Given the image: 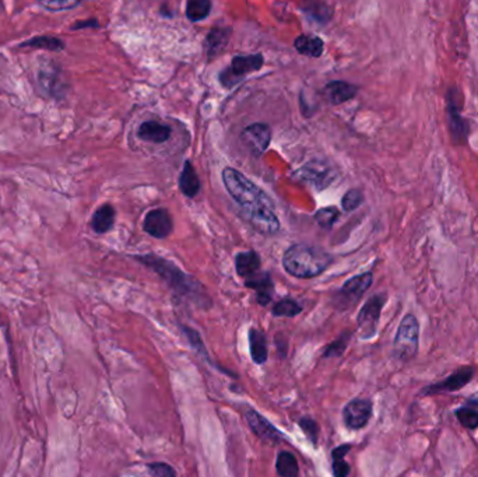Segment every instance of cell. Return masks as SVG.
<instances>
[{
    "label": "cell",
    "mask_w": 478,
    "mask_h": 477,
    "mask_svg": "<svg viewBox=\"0 0 478 477\" xmlns=\"http://www.w3.org/2000/svg\"><path fill=\"white\" fill-rule=\"evenodd\" d=\"M304 13L312 20L326 24L333 15V8L327 3H311L304 7Z\"/></svg>",
    "instance_id": "cell-29"
},
{
    "label": "cell",
    "mask_w": 478,
    "mask_h": 477,
    "mask_svg": "<svg viewBox=\"0 0 478 477\" xmlns=\"http://www.w3.org/2000/svg\"><path fill=\"white\" fill-rule=\"evenodd\" d=\"M473 375H474L473 367H462V368L456 370L455 372H452L446 379L427 386L423 393L424 395H434V393H439V392L459 391V389L465 388L473 379Z\"/></svg>",
    "instance_id": "cell-12"
},
{
    "label": "cell",
    "mask_w": 478,
    "mask_h": 477,
    "mask_svg": "<svg viewBox=\"0 0 478 477\" xmlns=\"http://www.w3.org/2000/svg\"><path fill=\"white\" fill-rule=\"evenodd\" d=\"M386 303V294H376L371 297L358 314V329L362 339H371L376 333L382 308Z\"/></svg>",
    "instance_id": "cell-8"
},
{
    "label": "cell",
    "mask_w": 478,
    "mask_h": 477,
    "mask_svg": "<svg viewBox=\"0 0 478 477\" xmlns=\"http://www.w3.org/2000/svg\"><path fill=\"white\" fill-rule=\"evenodd\" d=\"M364 202V193L359 189H350L341 199V207L345 211H354Z\"/></svg>",
    "instance_id": "cell-33"
},
{
    "label": "cell",
    "mask_w": 478,
    "mask_h": 477,
    "mask_svg": "<svg viewBox=\"0 0 478 477\" xmlns=\"http://www.w3.org/2000/svg\"><path fill=\"white\" fill-rule=\"evenodd\" d=\"M333 262L330 254L319 247L294 244L283 255L286 272L297 279H312L321 275Z\"/></svg>",
    "instance_id": "cell-3"
},
{
    "label": "cell",
    "mask_w": 478,
    "mask_h": 477,
    "mask_svg": "<svg viewBox=\"0 0 478 477\" xmlns=\"http://www.w3.org/2000/svg\"><path fill=\"white\" fill-rule=\"evenodd\" d=\"M301 311H303V307L296 300H291V299H284L273 307V315L276 317L294 318L298 314H301Z\"/></svg>",
    "instance_id": "cell-31"
},
{
    "label": "cell",
    "mask_w": 478,
    "mask_h": 477,
    "mask_svg": "<svg viewBox=\"0 0 478 477\" xmlns=\"http://www.w3.org/2000/svg\"><path fill=\"white\" fill-rule=\"evenodd\" d=\"M251 355L256 364H265L267 360V340L263 332L252 327L249 330Z\"/></svg>",
    "instance_id": "cell-24"
},
{
    "label": "cell",
    "mask_w": 478,
    "mask_h": 477,
    "mask_svg": "<svg viewBox=\"0 0 478 477\" xmlns=\"http://www.w3.org/2000/svg\"><path fill=\"white\" fill-rule=\"evenodd\" d=\"M145 231L154 237V238H166L173 228L172 218L166 209H153L147 213L145 223H143Z\"/></svg>",
    "instance_id": "cell-13"
},
{
    "label": "cell",
    "mask_w": 478,
    "mask_h": 477,
    "mask_svg": "<svg viewBox=\"0 0 478 477\" xmlns=\"http://www.w3.org/2000/svg\"><path fill=\"white\" fill-rule=\"evenodd\" d=\"M351 450V445L345 444V445H340L336 450H333L331 452V458H333V475L334 477H347L350 475V465L344 461L345 455L348 454V451Z\"/></svg>",
    "instance_id": "cell-25"
},
{
    "label": "cell",
    "mask_w": 478,
    "mask_h": 477,
    "mask_svg": "<svg viewBox=\"0 0 478 477\" xmlns=\"http://www.w3.org/2000/svg\"><path fill=\"white\" fill-rule=\"evenodd\" d=\"M298 462L291 452H280L277 458V473L281 477L298 476Z\"/></svg>",
    "instance_id": "cell-27"
},
{
    "label": "cell",
    "mask_w": 478,
    "mask_h": 477,
    "mask_svg": "<svg viewBox=\"0 0 478 477\" xmlns=\"http://www.w3.org/2000/svg\"><path fill=\"white\" fill-rule=\"evenodd\" d=\"M245 286L256 292V300L260 306H267L273 299L274 285L267 272H258L245 280Z\"/></svg>",
    "instance_id": "cell-16"
},
{
    "label": "cell",
    "mask_w": 478,
    "mask_h": 477,
    "mask_svg": "<svg viewBox=\"0 0 478 477\" xmlns=\"http://www.w3.org/2000/svg\"><path fill=\"white\" fill-rule=\"evenodd\" d=\"M182 330L185 332V334H186L187 339L190 340V344L193 346V348H194L199 354L207 357V350H206V347H204V344H203V341H201L199 333H197L194 329H190V327H187V326H182Z\"/></svg>",
    "instance_id": "cell-35"
},
{
    "label": "cell",
    "mask_w": 478,
    "mask_h": 477,
    "mask_svg": "<svg viewBox=\"0 0 478 477\" xmlns=\"http://www.w3.org/2000/svg\"><path fill=\"white\" fill-rule=\"evenodd\" d=\"M223 183L228 195L241 207V217L258 233L274 235L280 230V220L274 210L272 197L232 166H225L221 172Z\"/></svg>",
    "instance_id": "cell-1"
},
{
    "label": "cell",
    "mask_w": 478,
    "mask_h": 477,
    "mask_svg": "<svg viewBox=\"0 0 478 477\" xmlns=\"http://www.w3.org/2000/svg\"><path fill=\"white\" fill-rule=\"evenodd\" d=\"M338 216H340L338 209L334 207V206H328V207L319 209L314 217H315V220L318 221V224L321 228L330 230L333 227V224L337 221Z\"/></svg>",
    "instance_id": "cell-32"
},
{
    "label": "cell",
    "mask_w": 478,
    "mask_h": 477,
    "mask_svg": "<svg viewBox=\"0 0 478 477\" xmlns=\"http://www.w3.org/2000/svg\"><path fill=\"white\" fill-rule=\"evenodd\" d=\"M348 340H350V333H344L343 336H340L334 343H331V344L327 347V350H326V353H324V357L340 355V354L344 351V348L347 347Z\"/></svg>",
    "instance_id": "cell-36"
},
{
    "label": "cell",
    "mask_w": 478,
    "mask_h": 477,
    "mask_svg": "<svg viewBox=\"0 0 478 477\" xmlns=\"http://www.w3.org/2000/svg\"><path fill=\"white\" fill-rule=\"evenodd\" d=\"M211 3L208 0H189L186 3V17L192 22H197L208 17Z\"/></svg>",
    "instance_id": "cell-26"
},
{
    "label": "cell",
    "mask_w": 478,
    "mask_h": 477,
    "mask_svg": "<svg viewBox=\"0 0 478 477\" xmlns=\"http://www.w3.org/2000/svg\"><path fill=\"white\" fill-rule=\"evenodd\" d=\"M448 101V117H449V129L456 143L465 145L469 138V124L462 117V107H463V97L462 93L456 89H451L446 94Z\"/></svg>",
    "instance_id": "cell-7"
},
{
    "label": "cell",
    "mask_w": 478,
    "mask_h": 477,
    "mask_svg": "<svg viewBox=\"0 0 478 477\" xmlns=\"http://www.w3.org/2000/svg\"><path fill=\"white\" fill-rule=\"evenodd\" d=\"M231 37V28L228 27H214L204 39V51L208 59L218 56L227 48Z\"/></svg>",
    "instance_id": "cell-19"
},
{
    "label": "cell",
    "mask_w": 478,
    "mask_h": 477,
    "mask_svg": "<svg viewBox=\"0 0 478 477\" xmlns=\"http://www.w3.org/2000/svg\"><path fill=\"white\" fill-rule=\"evenodd\" d=\"M39 4L44 6L48 10L59 11V10H69V8L77 7V6H80V1H67V0L59 1V0H53V1H41Z\"/></svg>",
    "instance_id": "cell-37"
},
{
    "label": "cell",
    "mask_w": 478,
    "mask_h": 477,
    "mask_svg": "<svg viewBox=\"0 0 478 477\" xmlns=\"http://www.w3.org/2000/svg\"><path fill=\"white\" fill-rule=\"evenodd\" d=\"M172 131L168 125L159 124L156 121H146L138 129V138L147 143L161 145L169 141Z\"/></svg>",
    "instance_id": "cell-18"
},
{
    "label": "cell",
    "mask_w": 478,
    "mask_h": 477,
    "mask_svg": "<svg viewBox=\"0 0 478 477\" xmlns=\"http://www.w3.org/2000/svg\"><path fill=\"white\" fill-rule=\"evenodd\" d=\"M135 259L145 266L150 268L153 272H156L159 277L179 296L185 299H190L196 301L197 304H201L206 301L207 296L203 290V286L193 277L183 273L178 266H175L172 262L159 258L157 255H139L135 256Z\"/></svg>",
    "instance_id": "cell-2"
},
{
    "label": "cell",
    "mask_w": 478,
    "mask_h": 477,
    "mask_svg": "<svg viewBox=\"0 0 478 477\" xmlns=\"http://www.w3.org/2000/svg\"><path fill=\"white\" fill-rule=\"evenodd\" d=\"M21 46H31V48H41V49H48V51H62L65 48L63 42L59 38L55 37H35L29 41H25L21 44Z\"/></svg>",
    "instance_id": "cell-30"
},
{
    "label": "cell",
    "mask_w": 478,
    "mask_h": 477,
    "mask_svg": "<svg viewBox=\"0 0 478 477\" xmlns=\"http://www.w3.org/2000/svg\"><path fill=\"white\" fill-rule=\"evenodd\" d=\"M115 224V209L111 204L98 207L91 218V227L97 234L108 233Z\"/></svg>",
    "instance_id": "cell-23"
},
{
    "label": "cell",
    "mask_w": 478,
    "mask_h": 477,
    "mask_svg": "<svg viewBox=\"0 0 478 477\" xmlns=\"http://www.w3.org/2000/svg\"><path fill=\"white\" fill-rule=\"evenodd\" d=\"M420 343V323L418 319L413 314H407L401 319L394 343H393V353L399 361H409L416 357L418 351Z\"/></svg>",
    "instance_id": "cell-4"
},
{
    "label": "cell",
    "mask_w": 478,
    "mask_h": 477,
    "mask_svg": "<svg viewBox=\"0 0 478 477\" xmlns=\"http://www.w3.org/2000/svg\"><path fill=\"white\" fill-rule=\"evenodd\" d=\"M86 27H98L97 20H86V21H77L73 28H86Z\"/></svg>",
    "instance_id": "cell-39"
},
{
    "label": "cell",
    "mask_w": 478,
    "mask_h": 477,
    "mask_svg": "<svg viewBox=\"0 0 478 477\" xmlns=\"http://www.w3.org/2000/svg\"><path fill=\"white\" fill-rule=\"evenodd\" d=\"M459 423L466 429V430H477L478 429V410L476 407L470 406V405H466V406H462L459 407L456 412H455Z\"/></svg>",
    "instance_id": "cell-28"
},
{
    "label": "cell",
    "mask_w": 478,
    "mask_h": 477,
    "mask_svg": "<svg viewBox=\"0 0 478 477\" xmlns=\"http://www.w3.org/2000/svg\"><path fill=\"white\" fill-rule=\"evenodd\" d=\"M179 189L186 197H194L200 190V179L189 159L185 161L179 176Z\"/></svg>",
    "instance_id": "cell-20"
},
{
    "label": "cell",
    "mask_w": 478,
    "mask_h": 477,
    "mask_svg": "<svg viewBox=\"0 0 478 477\" xmlns=\"http://www.w3.org/2000/svg\"><path fill=\"white\" fill-rule=\"evenodd\" d=\"M357 93H358L357 86L350 84L347 81H341V80L330 81L328 84H326L323 90L324 98L333 105H340L352 100L357 96Z\"/></svg>",
    "instance_id": "cell-17"
},
{
    "label": "cell",
    "mask_w": 478,
    "mask_h": 477,
    "mask_svg": "<svg viewBox=\"0 0 478 477\" xmlns=\"http://www.w3.org/2000/svg\"><path fill=\"white\" fill-rule=\"evenodd\" d=\"M372 282L373 276L371 272L354 276L350 280H347L338 292L340 307L348 308L355 306L359 301V299L365 294V292L372 286Z\"/></svg>",
    "instance_id": "cell-9"
},
{
    "label": "cell",
    "mask_w": 478,
    "mask_h": 477,
    "mask_svg": "<svg viewBox=\"0 0 478 477\" xmlns=\"http://www.w3.org/2000/svg\"><path fill=\"white\" fill-rule=\"evenodd\" d=\"M149 471L153 477H176L175 471L166 464H150Z\"/></svg>",
    "instance_id": "cell-38"
},
{
    "label": "cell",
    "mask_w": 478,
    "mask_h": 477,
    "mask_svg": "<svg viewBox=\"0 0 478 477\" xmlns=\"http://www.w3.org/2000/svg\"><path fill=\"white\" fill-rule=\"evenodd\" d=\"M294 46L298 51V53L310 56V58H320L324 49V44L321 38H319L317 35H310V34L298 35L294 41Z\"/></svg>",
    "instance_id": "cell-22"
},
{
    "label": "cell",
    "mask_w": 478,
    "mask_h": 477,
    "mask_svg": "<svg viewBox=\"0 0 478 477\" xmlns=\"http://www.w3.org/2000/svg\"><path fill=\"white\" fill-rule=\"evenodd\" d=\"M263 63H265V59L262 53L238 55L231 60V65L227 66L218 74V80L223 84V87L232 89L239 81H242L248 74L260 70Z\"/></svg>",
    "instance_id": "cell-5"
},
{
    "label": "cell",
    "mask_w": 478,
    "mask_h": 477,
    "mask_svg": "<svg viewBox=\"0 0 478 477\" xmlns=\"http://www.w3.org/2000/svg\"><path fill=\"white\" fill-rule=\"evenodd\" d=\"M372 417V402L368 399H354L343 410V419L350 430L364 429Z\"/></svg>",
    "instance_id": "cell-10"
},
{
    "label": "cell",
    "mask_w": 478,
    "mask_h": 477,
    "mask_svg": "<svg viewBox=\"0 0 478 477\" xmlns=\"http://www.w3.org/2000/svg\"><path fill=\"white\" fill-rule=\"evenodd\" d=\"M262 261L260 256L255 252V251H246V252H239L235 256V268H237V273L241 277H251L253 275H256L260 269Z\"/></svg>",
    "instance_id": "cell-21"
},
{
    "label": "cell",
    "mask_w": 478,
    "mask_h": 477,
    "mask_svg": "<svg viewBox=\"0 0 478 477\" xmlns=\"http://www.w3.org/2000/svg\"><path fill=\"white\" fill-rule=\"evenodd\" d=\"M245 416H246V422H248L249 427L253 430V433L260 440L270 441V443H277V441H283L284 440V437L279 433V430L276 427H273V424H270L255 409H248Z\"/></svg>",
    "instance_id": "cell-15"
},
{
    "label": "cell",
    "mask_w": 478,
    "mask_h": 477,
    "mask_svg": "<svg viewBox=\"0 0 478 477\" xmlns=\"http://www.w3.org/2000/svg\"><path fill=\"white\" fill-rule=\"evenodd\" d=\"M242 141L255 155L266 152L272 142V128L267 124L256 122L242 131Z\"/></svg>",
    "instance_id": "cell-11"
},
{
    "label": "cell",
    "mask_w": 478,
    "mask_h": 477,
    "mask_svg": "<svg viewBox=\"0 0 478 477\" xmlns=\"http://www.w3.org/2000/svg\"><path fill=\"white\" fill-rule=\"evenodd\" d=\"M336 176V168L326 159H311L294 172L296 179L311 185L318 192L331 185Z\"/></svg>",
    "instance_id": "cell-6"
},
{
    "label": "cell",
    "mask_w": 478,
    "mask_h": 477,
    "mask_svg": "<svg viewBox=\"0 0 478 477\" xmlns=\"http://www.w3.org/2000/svg\"><path fill=\"white\" fill-rule=\"evenodd\" d=\"M38 81L41 89L53 98H59L65 91V83L62 79V72L56 63L45 65L39 69Z\"/></svg>",
    "instance_id": "cell-14"
},
{
    "label": "cell",
    "mask_w": 478,
    "mask_h": 477,
    "mask_svg": "<svg viewBox=\"0 0 478 477\" xmlns=\"http://www.w3.org/2000/svg\"><path fill=\"white\" fill-rule=\"evenodd\" d=\"M300 427L304 430L305 436L311 440V443L314 444L318 443L319 427L315 420H312L311 417H304L300 420Z\"/></svg>",
    "instance_id": "cell-34"
}]
</instances>
